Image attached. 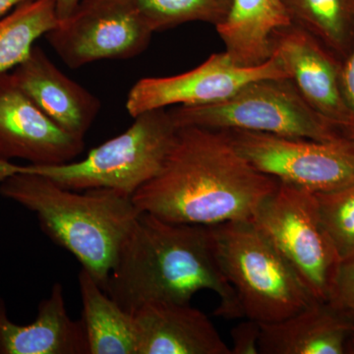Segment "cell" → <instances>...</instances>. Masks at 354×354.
Masks as SVG:
<instances>
[{
	"label": "cell",
	"instance_id": "6da1fadb",
	"mask_svg": "<svg viewBox=\"0 0 354 354\" xmlns=\"http://www.w3.org/2000/svg\"><path fill=\"white\" fill-rule=\"evenodd\" d=\"M279 181L256 169L223 130L181 127L157 176L132 196L140 212L187 225L250 221Z\"/></svg>",
	"mask_w": 354,
	"mask_h": 354
},
{
	"label": "cell",
	"instance_id": "7a4b0ae2",
	"mask_svg": "<svg viewBox=\"0 0 354 354\" xmlns=\"http://www.w3.org/2000/svg\"><path fill=\"white\" fill-rule=\"evenodd\" d=\"M102 290L134 314L151 304H190L202 290L218 298L216 315L244 318L221 269L211 225L171 223L141 212Z\"/></svg>",
	"mask_w": 354,
	"mask_h": 354
},
{
	"label": "cell",
	"instance_id": "3957f363",
	"mask_svg": "<svg viewBox=\"0 0 354 354\" xmlns=\"http://www.w3.org/2000/svg\"><path fill=\"white\" fill-rule=\"evenodd\" d=\"M0 194L35 213L44 234L71 253L102 288L141 213L132 197L118 191L67 189L30 172L8 177Z\"/></svg>",
	"mask_w": 354,
	"mask_h": 354
},
{
	"label": "cell",
	"instance_id": "277c9868",
	"mask_svg": "<svg viewBox=\"0 0 354 354\" xmlns=\"http://www.w3.org/2000/svg\"><path fill=\"white\" fill-rule=\"evenodd\" d=\"M211 227L218 262L245 318L277 322L319 301L252 220Z\"/></svg>",
	"mask_w": 354,
	"mask_h": 354
},
{
	"label": "cell",
	"instance_id": "5b68a950",
	"mask_svg": "<svg viewBox=\"0 0 354 354\" xmlns=\"http://www.w3.org/2000/svg\"><path fill=\"white\" fill-rule=\"evenodd\" d=\"M134 120L127 131L92 149L82 160L22 165L20 172L48 177L67 189L104 188L132 197L160 171L178 129L165 109L147 111Z\"/></svg>",
	"mask_w": 354,
	"mask_h": 354
},
{
	"label": "cell",
	"instance_id": "8992f818",
	"mask_svg": "<svg viewBox=\"0 0 354 354\" xmlns=\"http://www.w3.org/2000/svg\"><path fill=\"white\" fill-rule=\"evenodd\" d=\"M169 113L177 127L245 130L318 141L344 136L316 113L290 78L260 79L223 101L178 106Z\"/></svg>",
	"mask_w": 354,
	"mask_h": 354
},
{
	"label": "cell",
	"instance_id": "52a82bcc",
	"mask_svg": "<svg viewBox=\"0 0 354 354\" xmlns=\"http://www.w3.org/2000/svg\"><path fill=\"white\" fill-rule=\"evenodd\" d=\"M253 223L319 301H326L339 257L319 214L315 195L279 183Z\"/></svg>",
	"mask_w": 354,
	"mask_h": 354
},
{
	"label": "cell",
	"instance_id": "ba28073f",
	"mask_svg": "<svg viewBox=\"0 0 354 354\" xmlns=\"http://www.w3.org/2000/svg\"><path fill=\"white\" fill-rule=\"evenodd\" d=\"M236 150L258 171L312 193L354 183V142L291 138L245 130H223Z\"/></svg>",
	"mask_w": 354,
	"mask_h": 354
},
{
	"label": "cell",
	"instance_id": "9c48e42d",
	"mask_svg": "<svg viewBox=\"0 0 354 354\" xmlns=\"http://www.w3.org/2000/svg\"><path fill=\"white\" fill-rule=\"evenodd\" d=\"M153 31L134 0H81L46 34L70 68L106 59H129L150 44Z\"/></svg>",
	"mask_w": 354,
	"mask_h": 354
},
{
	"label": "cell",
	"instance_id": "30bf717a",
	"mask_svg": "<svg viewBox=\"0 0 354 354\" xmlns=\"http://www.w3.org/2000/svg\"><path fill=\"white\" fill-rule=\"evenodd\" d=\"M266 78H288L276 55L257 66L243 67L223 51L178 75L140 79L128 93L125 106L134 118L172 104H212L227 99L248 83Z\"/></svg>",
	"mask_w": 354,
	"mask_h": 354
},
{
	"label": "cell",
	"instance_id": "8fae6325",
	"mask_svg": "<svg viewBox=\"0 0 354 354\" xmlns=\"http://www.w3.org/2000/svg\"><path fill=\"white\" fill-rule=\"evenodd\" d=\"M272 55L307 104L342 135L354 127L341 83L342 62L320 41L295 24L272 38Z\"/></svg>",
	"mask_w": 354,
	"mask_h": 354
},
{
	"label": "cell",
	"instance_id": "7c38bea8",
	"mask_svg": "<svg viewBox=\"0 0 354 354\" xmlns=\"http://www.w3.org/2000/svg\"><path fill=\"white\" fill-rule=\"evenodd\" d=\"M84 146V139L65 131L37 106L10 72L0 74V160L66 164L83 152Z\"/></svg>",
	"mask_w": 354,
	"mask_h": 354
},
{
	"label": "cell",
	"instance_id": "4fadbf2b",
	"mask_svg": "<svg viewBox=\"0 0 354 354\" xmlns=\"http://www.w3.org/2000/svg\"><path fill=\"white\" fill-rule=\"evenodd\" d=\"M14 80L60 128L84 139L101 109L92 93L65 75L39 46L11 71Z\"/></svg>",
	"mask_w": 354,
	"mask_h": 354
},
{
	"label": "cell",
	"instance_id": "5bb4252c",
	"mask_svg": "<svg viewBox=\"0 0 354 354\" xmlns=\"http://www.w3.org/2000/svg\"><path fill=\"white\" fill-rule=\"evenodd\" d=\"M133 317L137 354H232L208 316L190 304H147Z\"/></svg>",
	"mask_w": 354,
	"mask_h": 354
},
{
	"label": "cell",
	"instance_id": "9a60e30c",
	"mask_svg": "<svg viewBox=\"0 0 354 354\" xmlns=\"http://www.w3.org/2000/svg\"><path fill=\"white\" fill-rule=\"evenodd\" d=\"M0 354H88L82 319L68 315L64 288L55 283L39 302L36 319L28 325L12 322L0 298Z\"/></svg>",
	"mask_w": 354,
	"mask_h": 354
},
{
	"label": "cell",
	"instance_id": "2e32d148",
	"mask_svg": "<svg viewBox=\"0 0 354 354\" xmlns=\"http://www.w3.org/2000/svg\"><path fill=\"white\" fill-rule=\"evenodd\" d=\"M260 325L262 354H346L353 334L326 301H315L283 320Z\"/></svg>",
	"mask_w": 354,
	"mask_h": 354
},
{
	"label": "cell",
	"instance_id": "e0dca14e",
	"mask_svg": "<svg viewBox=\"0 0 354 354\" xmlns=\"http://www.w3.org/2000/svg\"><path fill=\"white\" fill-rule=\"evenodd\" d=\"M292 24L285 0H232L216 26L230 59L239 66L263 64L272 57L274 35Z\"/></svg>",
	"mask_w": 354,
	"mask_h": 354
},
{
	"label": "cell",
	"instance_id": "ac0fdd59",
	"mask_svg": "<svg viewBox=\"0 0 354 354\" xmlns=\"http://www.w3.org/2000/svg\"><path fill=\"white\" fill-rule=\"evenodd\" d=\"M88 354H137L134 317L109 297L86 270L78 274Z\"/></svg>",
	"mask_w": 354,
	"mask_h": 354
},
{
	"label": "cell",
	"instance_id": "d6986e66",
	"mask_svg": "<svg viewBox=\"0 0 354 354\" xmlns=\"http://www.w3.org/2000/svg\"><path fill=\"white\" fill-rule=\"evenodd\" d=\"M293 24L306 30L341 62L354 39V0H285Z\"/></svg>",
	"mask_w": 354,
	"mask_h": 354
},
{
	"label": "cell",
	"instance_id": "ffe728a7",
	"mask_svg": "<svg viewBox=\"0 0 354 354\" xmlns=\"http://www.w3.org/2000/svg\"><path fill=\"white\" fill-rule=\"evenodd\" d=\"M58 22L55 0H28L0 18V74L22 64L35 41Z\"/></svg>",
	"mask_w": 354,
	"mask_h": 354
},
{
	"label": "cell",
	"instance_id": "44dd1931",
	"mask_svg": "<svg viewBox=\"0 0 354 354\" xmlns=\"http://www.w3.org/2000/svg\"><path fill=\"white\" fill-rule=\"evenodd\" d=\"M153 32L188 22L218 26L230 10L232 0H134Z\"/></svg>",
	"mask_w": 354,
	"mask_h": 354
},
{
	"label": "cell",
	"instance_id": "7402d4cb",
	"mask_svg": "<svg viewBox=\"0 0 354 354\" xmlns=\"http://www.w3.org/2000/svg\"><path fill=\"white\" fill-rule=\"evenodd\" d=\"M314 195L324 227L339 260L354 253V183Z\"/></svg>",
	"mask_w": 354,
	"mask_h": 354
},
{
	"label": "cell",
	"instance_id": "603a6c76",
	"mask_svg": "<svg viewBox=\"0 0 354 354\" xmlns=\"http://www.w3.org/2000/svg\"><path fill=\"white\" fill-rule=\"evenodd\" d=\"M326 302L348 324L354 335V253L339 260Z\"/></svg>",
	"mask_w": 354,
	"mask_h": 354
},
{
	"label": "cell",
	"instance_id": "cb8c5ba5",
	"mask_svg": "<svg viewBox=\"0 0 354 354\" xmlns=\"http://www.w3.org/2000/svg\"><path fill=\"white\" fill-rule=\"evenodd\" d=\"M261 325L257 321L246 318L232 330V354L260 353L259 339Z\"/></svg>",
	"mask_w": 354,
	"mask_h": 354
},
{
	"label": "cell",
	"instance_id": "d4e9b609",
	"mask_svg": "<svg viewBox=\"0 0 354 354\" xmlns=\"http://www.w3.org/2000/svg\"><path fill=\"white\" fill-rule=\"evenodd\" d=\"M341 83L344 100L354 115V39L351 51L342 62Z\"/></svg>",
	"mask_w": 354,
	"mask_h": 354
},
{
	"label": "cell",
	"instance_id": "484cf974",
	"mask_svg": "<svg viewBox=\"0 0 354 354\" xmlns=\"http://www.w3.org/2000/svg\"><path fill=\"white\" fill-rule=\"evenodd\" d=\"M58 19L64 20L75 10L81 0H55Z\"/></svg>",
	"mask_w": 354,
	"mask_h": 354
},
{
	"label": "cell",
	"instance_id": "4316f807",
	"mask_svg": "<svg viewBox=\"0 0 354 354\" xmlns=\"http://www.w3.org/2000/svg\"><path fill=\"white\" fill-rule=\"evenodd\" d=\"M21 165L13 164L9 160H0V185L8 177L14 176L20 171Z\"/></svg>",
	"mask_w": 354,
	"mask_h": 354
},
{
	"label": "cell",
	"instance_id": "83f0119b",
	"mask_svg": "<svg viewBox=\"0 0 354 354\" xmlns=\"http://www.w3.org/2000/svg\"><path fill=\"white\" fill-rule=\"evenodd\" d=\"M28 0H0V18L8 13L11 9L20 6Z\"/></svg>",
	"mask_w": 354,
	"mask_h": 354
},
{
	"label": "cell",
	"instance_id": "f1b7e54d",
	"mask_svg": "<svg viewBox=\"0 0 354 354\" xmlns=\"http://www.w3.org/2000/svg\"><path fill=\"white\" fill-rule=\"evenodd\" d=\"M346 354H354V335H351L346 346Z\"/></svg>",
	"mask_w": 354,
	"mask_h": 354
},
{
	"label": "cell",
	"instance_id": "f546056e",
	"mask_svg": "<svg viewBox=\"0 0 354 354\" xmlns=\"http://www.w3.org/2000/svg\"><path fill=\"white\" fill-rule=\"evenodd\" d=\"M344 136L348 137V139H351V141L354 142V127L351 128L349 131L346 132Z\"/></svg>",
	"mask_w": 354,
	"mask_h": 354
}]
</instances>
